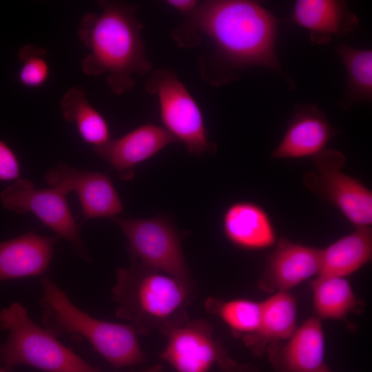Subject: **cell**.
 I'll return each instance as SVG.
<instances>
[{"instance_id": "1", "label": "cell", "mask_w": 372, "mask_h": 372, "mask_svg": "<svg viewBox=\"0 0 372 372\" xmlns=\"http://www.w3.org/2000/svg\"><path fill=\"white\" fill-rule=\"evenodd\" d=\"M277 27L274 16L256 2L205 1L175 28L172 37L183 48L205 44L200 72L211 84L221 85L254 66L285 77L276 53Z\"/></svg>"}, {"instance_id": "2", "label": "cell", "mask_w": 372, "mask_h": 372, "mask_svg": "<svg viewBox=\"0 0 372 372\" xmlns=\"http://www.w3.org/2000/svg\"><path fill=\"white\" fill-rule=\"evenodd\" d=\"M101 12L81 18L78 36L87 53L81 61L86 75H106L114 94L131 90L135 76L149 73L152 63L145 56L141 37L143 25L136 14L137 6L121 1H98Z\"/></svg>"}, {"instance_id": "3", "label": "cell", "mask_w": 372, "mask_h": 372, "mask_svg": "<svg viewBox=\"0 0 372 372\" xmlns=\"http://www.w3.org/2000/svg\"><path fill=\"white\" fill-rule=\"evenodd\" d=\"M116 278L112 289V299L117 304L116 316L130 321L138 335L158 331L167 337L189 320L192 282L134 258H131L130 267L116 270Z\"/></svg>"}, {"instance_id": "4", "label": "cell", "mask_w": 372, "mask_h": 372, "mask_svg": "<svg viewBox=\"0 0 372 372\" xmlns=\"http://www.w3.org/2000/svg\"><path fill=\"white\" fill-rule=\"evenodd\" d=\"M43 323L54 336L85 338L115 369L143 364L146 357L132 324H119L94 318L76 307L49 278L41 280Z\"/></svg>"}, {"instance_id": "5", "label": "cell", "mask_w": 372, "mask_h": 372, "mask_svg": "<svg viewBox=\"0 0 372 372\" xmlns=\"http://www.w3.org/2000/svg\"><path fill=\"white\" fill-rule=\"evenodd\" d=\"M0 329L8 331L0 346L6 368L26 364L46 372H101L34 324L25 308L12 303L0 311Z\"/></svg>"}, {"instance_id": "6", "label": "cell", "mask_w": 372, "mask_h": 372, "mask_svg": "<svg viewBox=\"0 0 372 372\" xmlns=\"http://www.w3.org/2000/svg\"><path fill=\"white\" fill-rule=\"evenodd\" d=\"M147 92L158 96L165 128L183 143L190 154H215L217 147L207 136L202 112L174 70L157 69L145 81Z\"/></svg>"}, {"instance_id": "7", "label": "cell", "mask_w": 372, "mask_h": 372, "mask_svg": "<svg viewBox=\"0 0 372 372\" xmlns=\"http://www.w3.org/2000/svg\"><path fill=\"white\" fill-rule=\"evenodd\" d=\"M311 158L315 168L304 174V185L338 207L356 227L371 226L372 192L360 180L343 172V154L326 149Z\"/></svg>"}, {"instance_id": "8", "label": "cell", "mask_w": 372, "mask_h": 372, "mask_svg": "<svg viewBox=\"0 0 372 372\" xmlns=\"http://www.w3.org/2000/svg\"><path fill=\"white\" fill-rule=\"evenodd\" d=\"M128 240L131 258L180 280L192 282L180 234L166 220L111 218Z\"/></svg>"}, {"instance_id": "9", "label": "cell", "mask_w": 372, "mask_h": 372, "mask_svg": "<svg viewBox=\"0 0 372 372\" xmlns=\"http://www.w3.org/2000/svg\"><path fill=\"white\" fill-rule=\"evenodd\" d=\"M66 196L55 187L35 189L31 181L19 178L1 193L0 200L8 209L34 214L58 237L68 241L79 258L90 262L80 226L72 216Z\"/></svg>"}, {"instance_id": "10", "label": "cell", "mask_w": 372, "mask_h": 372, "mask_svg": "<svg viewBox=\"0 0 372 372\" xmlns=\"http://www.w3.org/2000/svg\"><path fill=\"white\" fill-rule=\"evenodd\" d=\"M167 338L166 347L159 356L174 372H209L214 364L225 371L238 364L214 337L212 326L206 320H189L171 331Z\"/></svg>"}, {"instance_id": "11", "label": "cell", "mask_w": 372, "mask_h": 372, "mask_svg": "<svg viewBox=\"0 0 372 372\" xmlns=\"http://www.w3.org/2000/svg\"><path fill=\"white\" fill-rule=\"evenodd\" d=\"M45 181L65 194L74 192L82 207V223L89 219L109 217L121 214V198L108 176L78 169L60 163L48 172Z\"/></svg>"}, {"instance_id": "12", "label": "cell", "mask_w": 372, "mask_h": 372, "mask_svg": "<svg viewBox=\"0 0 372 372\" xmlns=\"http://www.w3.org/2000/svg\"><path fill=\"white\" fill-rule=\"evenodd\" d=\"M320 267V249L282 237L267 258L258 287L267 292L287 291L318 275Z\"/></svg>"}, {"instance_id": "13", "label": "cell", "mask_w": 372, "mask_h": 372, "mask_svg": "<svg viewBox=\"0 0 372 372\" xmlns=\"http://www.w3.org/2000/svg\"><path fill=\"white\" fill-rule=\"evenodd\" d=\"M336 134V129L320 108L313 104H298L285 135L271 152V157L313 158L326 149Z\"/></svg>"}, {"instance_id": "14", "label": "cell", "mask_w": 372, "mask_h": 372, "mask_svg": "<svg viewBox=\"0 0 372 372\" xmlns=\"http://www.w3.org/2000/svg\"><path fill=\"white\" fill-rule=\"evenodd\" d=\"M176 142L165 127L147 123L92 149L116 170L121 179L130 180L134 176L136 165Z\"/></svg>"}, {"instance_id": "15", "label": "cell", "mask_w": 372, "mask_h": 372, "mask_svg": "<svg viewBox=\"0 0 372 372\" xmlns=\"http://www.w3.org/2000/svg\"><path fill=\"white\" fill-rule=\"evenodd\" d=\"M321 319L310 317L279 348H267L269 360L276 372H324V338Z\"/></svg>"}, {"instance_id": "16", "label": "cell", "mask_w": 372, "mask_h": 372, "mask_svg": "<svg viewBox=\"0 0 372 372\" xmlns=\"http://www.w3.org/2000/svg\"><path fill=\"white\" fill-rule=\"evenodd\" d=\"M58 238L32 231L0 242V282L43 273L52 260Z\"/></svg>"}, {"instance_id": "17", "label": "cell", "mask_w": 372, "mask_h": 372, "mask_svg": "<svg viewBox=\"0 0 372 372\" xmlns=\"http://www.w3.org/2000/svg\"><path fill=\"white\" fill-rule=\"evenodd\" d=\"M292 19L309 30L311 41L318 44L327 43L335 35L352 32L359 25L358 19L344 1H297Z\"/></svg>"}, {"instance_id": "18", "label": "cell", "mask_w": 372, "mask_h": 372, "mask_svg": "<svg viewBox=\"0 0 372 372\" xmlns=\"http://www.w3.org/2000/svg\"><path fill=\"white\" fill-rule=\"evenodd\" d=\"M297 304L287 291H278L261 302L257 330L242 340L256 356L282 340L289 339L296 329Z\"/></svg>"}, {"instance_id": "19", "label": "cell", "mask_w": 372, "mask_h": 372, "mask_svg": "<svg viewBox=\"0 0 372 372\" xmlns=\"http://www.w3.org/2000/svg\"><path fill=\"white\" fill-rule=\"evenodd\" d=\"M223 225L228 240L241 248L265 249L276 240L269 215L254 203L242 201L230 205L224 214Z\"/></svg>"}, {"instance_id": "20", "label": "cell", "mask_w": 372, "mask_h": 372, "mask_svg": "<svg viewBox=\"0 0 372 372\" xmlns=\"http://www.w3.org/2000/svg\"><path fill=\"white\" fill-rule=\"evenodd\" d=\"M372 256L371 226L358 227L326 248L320 249L318 276L344 277L369 262Z\"/></svg>"}, {"instance_id": "21", "label": "cell", "mask_w": 372, "mask_h": 372, "mask_svg": "<svg viewBox=\"0 0 372 372\" xmlns=\"http://www.w3.org/2000/svg\"><path fill=\"white\" fill-rule=\"evenodd\" d=\"M60 108L64 118L76 125L83 140L92 147L111 139L107 121L90 103L83 86L71 87L62 96Z\"/></svg>"}, {"instance_id": "22", "label": "cell", "mask_w": 372, "mask_h": 372, "mask_svg": "<svg viewBox=\"0 0 372 372\" xmlns=\"http://www.w3.org/2000/svg\"><path fill=\"white\" fill-rule=\"evenodd\" d=\"M311 288L313 308L320 319L342 320L361 306L344 277L317 276Z\"/></svg>"}, {"instance_id": "23", "label": "cell", "mask_w": 372, "mask_h": 372, "mask_svg": "<svg viewBox=\"0 0 372 372\" xmlns=\"http://www.w3.org/2000/svg\"><path fill=\"white\" fill-rule=\"evenodd\" d=\"M347 74L346 94L340 102L343 108L360 103H369L372 98V51L358 50L344 43L336 48Z\"/></svg>"}, {"instance_id": "24", "label": "cell", "mask_w": 372, "mask_h": 372, "mask_svg": "<svg viewBox=\"0 0 372 372\" xmlns=\"http://www.w3.org/2000/svg\"><path fill=\"white\" fill-rule=\"evenodd\" d=\"M204 305L206 311L218 316L236 337L243 340L258 327L261 302L246 299L223 300L209 297Z\"/></svg>"}, {"instance_id": "25", "label": "cell", "mask_w": 372, "mask_h": 372, "mask_svg": "<svg viewBox=\"0 0 372 372\" xmlns=\"http://www.w3.org/2000/svg\"><path fill=\"white\" fill-rule=\"evenodd\" d=\"M46 50L34 44L23 45L18 52L21 63L19 80L28 87H37L48 81L50 68L46 59Z\"/></svg>"}, {"instance_id": "26", "label": "cell", "mask_w": 372, "mask_h": 372, "mask_svg": "<svg viewBox=\"0 0 372 372\" xmlns=\"http://www.w3.org/2000/svg\"><path fill=\"white\" fill-rule=\"evenodd\" d=\"M20 167L13 151L0 140V180H17Z\"/></svg>"}, {"instance_id": "27", "label": "cell", "mask_w": 372, "mask_h": 372, "mask_svg": "<svg viewBox=\"0 0 372 372\" xmlns=\"http://www.w3.org/2000/svg\"><path fill=\"white\" fill-rule=\"evenodd\" d=\"M165 3L187 16L191 14L196 9L199 3L196 0H168Z\"/></svg>"}, {"instance_id": "28", "label": "cell", "mask_w": 372, "mask_h": 372, "mask_svg": "<svg viewBox=\"0 0 372 372\" xmlns=\"http://www.w3.org/2000/svg\"><path fill=\"white\" fill-rule=\"evenodd\" d=\"M223 372H259L258 369L251 363L245 362L238 364L233 369Z\"/></svg>"}, {"instance_id": "29", "label": "cell", "mask_w": 372, "mask_h": 372, "mask_svg": "<svg viewBox=\"0 0 372 372\" xmlns=\"http://www.w3.org/2000/svg\"><path fill=\"white\" fill-rule=\"evenodd\" d=\"M140 372H163V366L157 364Z\"/></svg>"}, {"instance_id": "30", "label": "cell", "mask_w": 372, "mask_h": 372, "mask_svg": "<svg viewBox=\"0 0 372 372\" xmlns=\"http://www.w3.org/2000/svg\"><path fill=\"white\" fill-rule=\"evenodd\" d=\"M0 372H9L7 369L0 367Z\"/></svg>"}, {"instance_id": "31", "label": "cell", "mask_w": 372, "mask_h": 372, "mask_svg": "<svg viewBox=\"0 0 372 372\" xmlns=\"http://www.w3.org/2000/svg\"><path fill=\"white\" fill-rule=\"evenodd\" d=\"M324 372H330V371H329V370L328 369V370H327V371H324Z\"/></svg>"}]
</instances>
